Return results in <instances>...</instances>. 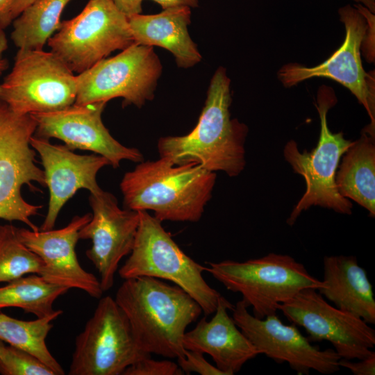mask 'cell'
Here are the masks:
<instances>
[{"mask_svg":"<svg viewBox=\"0 0 375 375\" xmlns=\"http://www.w3.org/2000/svg\"><path fill=\"white\" fill-rule=\"evenodd\" d=\"M231 79L218 67L207 91L204 106L194 128L181 136L161 137L157 148L160 158L176 165L197 164L215 172L238 176L244 169L248 127L232 119Z\"/></svg>","mask_w":375,"mask_h":375,"instance_id":"cell-1","label":"cell"},{"mask_svg":"<svg viewBox=\"0 0 375 375\" xmlns=\"http://www.w3.org/2000/svg\"><path fill=\"white\" fill-rule=\"evenodd\" d=\"M115 300L144 351L169 358L185 356L186 328L203 311L184 290L159 278L140 276L124 279Z\"/></svg>","mask_w":375,"mask_h":375,"instance_id":"cell-2","label":"cell"},{"mask_svg":"<svg viewBox=\"0 0 375 375\" xmlns=\"http://www.w3.org/2000/svg\"><path fill=\"white\" fill-rule=\"evenodd\" d=\"M215 172L188 163L176 165L160 158L141 161L120 183L124 207L151 210L160 221L197 222L210 200Z\"/></svg>","mask_w":375,"mask_h":375,"instance_id":"cell-3","label":"cell"},{"mask_svg":"<svg viewBox=\"0 0 375 375\" xmlns=\"http://www.w3.org/2000/svg\"><path fill=\"white\" fill-rule=\"evenodd\" d=\"M206 271L228 290L241 294L242 301L259 319L276 314L281 304L301 290L324 285L292 256L274 253L243 262H208Z\"/></svg>","mask_w":375,"mask_h":375,"instance_id":"cell-4","label":"cell"},{"mask_svg":"<svg viewBox=\"0 0 375 375\" xmlns=\"http://www.w3.org/2000/svg\"><path fill=\"white\" fill-rule=\"evenodd\" d=\"M140 222L129 257L119 269L123 279L149 276L171 281L188 292L205 316L215 312L221 294L210 287L202 273L206 267L188 256L162 226L146 210Z\"/></svg>","mask_w":375,"mask_h":375,"instance_id":"cell-5","label":"cell"},{"mask_svg":"<svg viewBox=\"0 0 375 375\" xmlns=\"http://www.w3.org/2000/svg\"><path fill=\"white\" fill-rule=\"evenodd\" d=\"M337 103L333 89L322 85L317 93L315 106L320 119V133L317 147L310 152L299 150L291 140L283 148V156L294 172L305 180L306 191L292 209L287 223L292 226L303 210L312 206L331 209L338 213L351 215L352 203L338 192L335 174L342 156L352 144L342 132L333 133L327 122L328 110Z\"/></svg>","mask_w":375,"mask_h":375,"instance_id":"cell-6","label":"cell"},{"mask_svg":"<svg viewBox=\"0 0 375 375\" xmlns=\"http://www.w3.org/2000/svg\"><path fill=\"white\" fill-rule=\"evenodd\" d=\"M133 43L128 17L112 0H89L78 15L62 21L47 42L51 51L77 74Z\"/></svg>","mask_w":375,"mask_h":375,"instance_id":"cell-7","label":"cell"},{"mask_svg":"<svg viewBox=\"0 0 375 375\" xmlns=\"http://www.w3.org/2000/svg\"><path fill=\"white\" fill-rule=\"evenodd\" d=\"M36 126L31 115L17 113L0 99V219L21 222L33 231L40 229L31 218L42 206L26 201L21 189L24 185L35 189V182L46 185L30 144Z\"/></svg>","mask_w":375,"mask_h":375,"instance_id":"cell-8","label":"cell"},{"mask_svg":"<svg viewBox=\"0 0 375 375\" xmlns=\"http://www.w3.org/2000/svg\"><path fill=\"white\" fill-rule=\"evenodd\" d=\"M76 75L53 52L18 49L0 83V99L19 114L47 112L75 103Z\"/></svg>","mask_w":375,"mask_h":375,"instance_id":"cell-9","label":"cell"},{"mask_svg":"<svg viewBox=\"0 0 375 375\" xmlns=\"http://www.w3.org/2000/svg\"><path fill=\"white\" fill-rule=\"evenodd\" d=\"M151 356L138 344L129 321L115 299L100 298L92 316L76 336L69 375H119Z\"/></svg>","mask_w":375,"mask_h":375,"instance_id":"cell-10","label":"cell"},{"mask_svg":"<svg viewBox=\"0 0 375 375\" xmlns=\"http://www.w3.org/2000/svg\"><path fill=\"white\" fill-rule=\"evenodd\" d=\"M162 66L152 47L133 43L76 75L75 103L108 102L122 98V106L141 108L154 98Z\"/></svg>","mask_w":375,"mask_h":375,"instance_id":"cell-11","label":"cell"},{"mask_svg":"<svg viewBox=\"0 0 375 375\" xmlns=\"http://www.w3.org/2000/svg\"><path fill=\"white\" fill-rule=\"evenodd\" d=\"M345 38L341 46L322 63L308 67L299 63L283 65L277 78L285 88H292L312 78L332 79L347 88L363 106L375 128L374 71L365 72L361 60V46L368 27L365 15L354 6L338 9Z\"/></svg>","mask_w":375,"mask_h":375,"instance_id":"cell-12","label":"cell"},{"mask_svg":"<svg viewBox=\"0 0 375 375\" xmlns=\"http://www.w3.org/2000/svg\"><path fill=\"white\" fill-rule=\"evenodd\" d=\"M278 310L303 328L310 341L331 342L341 358L362 360L374 352L375 331L369 324L331 306L317 289L301 290Z\"/></svg>","mask_w":375,"mask_h":375,"instance_id":"cell-13","label":"cell"},{"mask_svg":"<svg viewBox=\"0 0 375 375\" xmlns=\"http://www.w3.org/2000/svg\"><path fill=\"white\" fill-rule=\"evenodd\" d=\"M232 311L236 325L260 354L277 363H288L298 374L307 375L310 370L330 374L340 369L341 358L335 350H321L311 344L297 325L284 324L276 314L257 318L249 313L242 300L236 303Z\"/></svg>","mask_w":375,"mask_h":375,"instance_id":"cell-14","label":"cell"},{"mask_svg":"<svg viewBox=\"0 0 375 375\" xmlns=\"http://www.w3.org/2000/svg\"><path fill=\"white\" fill-rule=\"evenodd\" d=\"M91 219L78 232L81 240H90L92 246L86 252L100 275L103 292L112 288L119 263L132 251L138 225L140 212L118 206L116 197L103 190L90 193Z\"/></svg>","mask_w":375,"mask_h":375,"instance_id":"cell-15","label":"cell"},{"mask_svg":"<svg viewBox=\"0 0 375 375\" xmlns=\"http://www.w3.org/2000/svg\"><path fill=\"white\" fill-rule=\"evenodd\" d=\"M107 102L76 104L63 109L31 113L36 122L34 135L63 141L72 151H91L105 157L113 168L121 161L135 162L143 160L142 153L136 148L126 147L116 140L104 126L101 115Z\"/></svg>","mask_w":375,"mask_h":375,"instance_id":"cell-16","label":"cell"},{"mask_svg":"<svg viewBox=\"0 0 375 375\" xmlns=\"http://www.w3.org/2000/svg\"><path fill=\"white\" fill-rule=\"evenodd\" d=\"M91 217V213L74 216L66 226L57 230L33 231L16 227V233L19 240L42 259L44 266L39 276L44 281L100 299L103 291L99 280L81 267L75 251L78 232Z\"/></svg>","mask_w":375,"mask_h":375,"instance_id":"cell-17","label":"cell"},{"mask_svg":"<svg viewBox=\"0 0 375 375\" xmlns=\"http://www.w3.org/2000/svg\"><path fill=\"white\" fill-rule=\"evenodd\" d=\"M30 144L40 155L49 190L48 210L40 226V231H49L53 228L60 210L77 190L86 189L92 194L102 190L97 174L110 162L101 155H78L66 145L52 144L48 139L34 135Z\"/></svg>","mask_w":375,"mask_h":375,"instance_id":"cell-18","label":"cell"},{"mask_svg":"<svg viewBox=\"0 0 375 375\" xmlns=\"http://www.w3.org/2000/svg\"><path fill=\"white\" fill-rule=\"evenodd\" d=\"M234 306L221 296L215 315L208 321L202 317L183 338L185 350L210 355L225 375L238 372L248 360L260 354L228 313Z\"/></svg>","mask_w":375,"mask_h":375,"instance_id":"cell-19","label":"cell"},{"mask_svg":"<svg viewBox=\"0 0 375 375\" xmlns=\"http://www.w3.org/2000/svg\"><path fill=\"white\" fill-rule=\"evenodd\" d=\"M128 19L135 43L167 49L180 68L192 67L201 60L197 46L188 32L190 7L169 8L153 15L137 14Z\"/></svg>","mask_w":375,"mask_h":375,"instance_id":"cell-20","label":"cell"},{"mask_svg":"<svg viewBox=\"0 0 375 375\" xmlns=\"http://www.w3.org/2000/svg\"><path fill=\"white\" fill-rule=\"evenodd\" d=\"M323 265L324 285L317 289L319 294L338 308L375 324L373 287L356 257L327 256Z\"/></svg>","mask_w":375,"mask_h":375,"instance_id":"cell-21","label":"cell"},{"mask_svg":"<svg viewBox=\"0 0 375 375\" xmlns=\"http://www.w3.org/2000/svg\"><path fill=\"white\" fill-rule=\"evenodd\" d=\"M375 129L369 125L344 153L335 174L339 193L375 216Z\"/></svg>","mask_w":375,"mask_h":375,"instance_id":"cell-22","label":"cell"},{"mask_svg":"<svg viewBox=\"0 0 375 375\" xmlns=\"http://www.w3.org/2000/svg\"><path fill=\"white\" fill-rule=\"evenodd\" d=\"M72 0H34L12 22L10 38L22 49H43L59 29L61 15Z\"/></svg>","mask_w":375,"mask_h":375,"instance_id":"cell-23","label":"cell"},{"mask_svg":"<svg viewBox=\"0 0 375 375\" xmlns=\"http://www.w3.org/2000/svg\"><path fill=\"white\" fill-rule=\"evenodd\" d=\"M68 290L47 282L38 274L24 276L0 287V310L14 307L37 318L59 317L62 311L54 310L53 303Z\"/></svg>","mask_w":375,"mask_h":375,"instance_id":"cell-24","label":"cell"},{"mask_svg":"<svg viewBox=\"0 0 375 375\" xmlns=\"http://www.w3.org/2000/svg\"><path fill=\"white\" fill-rule=\"evenodd\" d=\"M53 315L25 321L0 312V340L8 344L25 350L49 367L56 375H63L65 371L49 351L46 338L53 328Z\"/></svg>","mask_w":375,"mask_h":375,"instance_id":"cell-25","label":"cell"},{"mask_svg":"<svg viewBox=\"0 0 375 375\" xmlns=\"http://www.w3.org/2000/svg\"><path fill=\"white\" fill-rule=\"evenodd\" d=\"M43 266L42 259L19 240L15 226L0 225V283L39 275Z\"/></svg>","mask_w":375,"mask_h":375,"instance_id":"cell-26","label":"cell"},{"mask_svg":"<svg viewBox=\"0 0 375 375\" xmlns=\"http://www.w3.org/2000/svg\"><path fill=\"white\" fill-rule=\"evenodd\" d=\"M0 374L56 375L35 356L12 345H5L0 352Z\"/></svg>","mask_w":375,"mask_h":375,"instance_id":"cell-27","label":"cell"},{"mask_svg":"<svg viewBox=\"0 0 375 375\" xmlns=\"http://www.w3.org/2000/svg\"><path fill=\"white\" fill-rule=\"evenodd\" d=\"M123 375H181L184 374L178 364L164 360H156L151 356L142 358L127 367Z\"/></svg>","mask_w":375,"mask_h":375,"instance_id":"cell-28","label":"cell"},{"mask_svg":"<svg viewBox=\"0 0 375 375\" xmlns=\"http://www.w3.org/2000/svg\"><path fill=\"white\" fill-rule=\"evenodd\" d=\"M177 360L184 374L195 372L201 375H225L216 366L208 362L201 352L185 350V356L178 358Z\"/></svg>","mask_w":375,"mask_h":375,"instance_id":"cell-29","label":"cell"},{"mask_svg":"<svg viewBox=\"0 0 375 375\" xmlns=\"http://www.w3.org/2000/svg\"><path fill=\"white\" fill-rule=\"evenodd\" d=\"M366 17L368 22V27L362 40L361 51L369 62L374 61V30H375V15L366 7L360 3L354 5Z\"/></svg>","mask_w":375,"mask_h":375,"instance_id":"cell-30","label":"cell"},{"mask_svg":"<svg viewBox=\"0 0 375 375\" xmlns=\"http://www.w3.org/2000/svg\"><path fill=\"white\" fill-rule=\"evenodd\" d=\"M359 362H351L350 360L340 358L339 366L349 369L354 375H374L375 374V353L368 357L358 360Z\"/></svg>","mask_w":375,"mask_h":375,"instance_id":"cell-31","label":"cell"},{"mask_svg":"<svg viewBox=\"0 0 375 375\" xmlns=\"http://www.w3.org/2000/svg\"><path fill=\"white\" fill-rule=\"evenodd\" d=\"M117 8L127 17L140 14L143 0H112Z\"/></svg>","mask_w":375,"mask_h":375,"instance_id":"cell-32","label":"cell"},{"mask_svg":"<svg viewBox=\"0 0 375 375\" xmlns=\"http://www.w3.org/2000/svg\"><path fill=\"white\" fill-rule=\"evenodd\" d=\"M14 0H0V28L5 29L12 22V8Z\"/></svg>","mask_w":375,"mask_h":375,"instance_id":"cell-33","label":"cell"},{"mask_svg":"<svg viewBox=\"0 0 375 375\" xmlns=\"http://www.w3.org/2000/svg\"><path fill=\"white\" fill-rule=\"evenodd\" d=\"M159 4L162 8L167 9L178 6H188L197 8L199 6V0H152Z\"/></svg>","mask_w":375,"mask_h":375,"instance_id":"cell-34","label":"cell"},{"mask_svg":"<svg viewBox=\"0 0 375 375\" xmlns=\"http://www.w3.org/2000/svg\"><path fill=\"white\" fill-rule=\"evenodd\" d=\"M34 0H14L12 8V21Z\"/></svg>","mask_w":375,"mask_h":375,"instance_id":"cell-35","label":"cell"},{"mask_svg":"<svg viewBox=\"0 0 375 375\" xmlns=\"http://www.w3.org/2000/svg\"><path fill=\"white\" fill-rule=\"evenodd\" d=\"M8 48V42L3 29L0 28V59L3 58L4 52Z\"/></svg>","mask_w":375,"mask_h":375,"instance_id":"cell-36","label":"cell"},{"mask_svg":"<svg viewBox=\"0 0 375 375\" xmlns=\"http://www.w3.org/2000/svg\"><path fill=\"white\" fill-rule=\"evenodd\" d=\"M366 7L372 12L375 13V0H352Z\"/></svg>","mask_w":375,"mask_h":375,"instance_id":"cell-37","label":"cell"},{"mask_svg":"<svg viewBox=\"0 0 375 375\" xmlns=\"http://www.w3.org/2000/svg\"><path fill=\"white\" fill-rule=\"evenodd\" d=\"M9 62L6 58L0 59V76L8 68Z\"/></svg>","mask_w":375,"mask_h":375,"instance_id":"cell-38","label":"cell"},{"mask_svg":"<svg viewBox=\"0 0 375 375\" xmlns=\"http://www.w3.org/2000/svg\"><path fill=\"white\" fill-rule=\"evenodd\" d=\"M5 345V342L0 340V352L1 351Z\"/></svg>","mask_w":375,"mask_h":375,"instance_id":"cell-39","label":"cell"}]
</instances>
